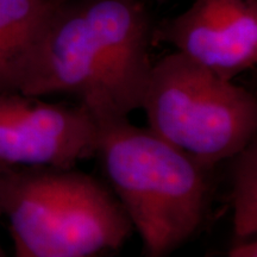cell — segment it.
Segmentation results:
<instances>
[{"label":"cell","mask_w":257,"mask_h":257,"mask_svg":"<svg viewBox=\"0 0 257 257\" xmlns=\"http://www.w3.org/2000/svg\"><path fill=\"white\" fill-rule=\"evenodd\" d=\"M15 257H30V256L25 255V253L18 251V250H15ZM88 257H94V256H88Z\"/></svg>","instance_id":"10"},{"label":"cell","mask_w":257,"mask_h":257,"mask_svg":"<svg viewBox=\"0 0 257 257\" xmlns=\"http://www.w3.org/2000/svg\"><path fill=\"white\" fill-rule=\"evenodd\" d=\"M227 257H257L256 238L248 240H234Z\"/></svg>","instance_id":"9"},{"label":"cell","mask_w":257,"mask_h":257,"mask_svg":"<svg viewBox=\"0 0 257 257\" xmlns=\"http://www.w3.org/2000/svg\"><path fill=\"white\" fill-rule=\"evenodd\" d=\"M61 0H0V94L19 93Z\"/></svg>","instance_id":"7"},{"label":"cell","mask_w":257,"mask_h":257,"mask_svg":"<svg viewBox=\"0 0 257 257\" xmlns=\"http://www.w3.org/2000/svg\"><path fill=\"white\" fill-rule=\"evenodd\" d=\"M156 2H161V3H163V2H168V0H156Z\"/></svg>","instance_id":"12"},{"label":"cell","mask_w":257,"mask_h":257,"mask_svg":"<svg viewBox=\"0 0 257 257\" xmlns=\"http://www.w3.org/2000/svg\"><path fill=\"white\" fill-rule=\"evenodd\" d=\"M231 206L234 240L256 238L257 233V144L252 141L232 159Z\"/></svg>","instance_id":"8"},{"label":"cell","mask_w":257,"mask_h":257,"mask_svg":"<svg viewBox=\"0 0 257 257\" xmlns=\"http://www.w3.org/2000/svg\"><path fill=\"white\" fill-rule=\"evenodd\" d=\"M95 155L111 191L143 243L146 257H168L200 230L212 198V169L119 118L98 121Z\"/></svg>","instance_id":"2"},{"label":"cell","mask_w":257,"mask_h":257,"mask_svg":"<svg viewBox=\"0 0 257 257\" xmlns=\"http://www.w3.org/2000/svg\"><path fill=\"white\" fill-rule=\"evenodd\" d=\"M141 110L150 131L208 168L256 140L255 94L176 51L154 62Z\"/></svg>","instance_id":"4"},{"label":"cell","mask_w":257,"mask_h":257,"mask_svg":"<svg viewBox=\"0 0 257 257\" xmlns=\"http://www.w3.org/2000/svg\"><path fill=\"white\" fill-rule=\"evenodd\" d=\"M0 210L30 257L94 256L134 231L113 192L75 167L0 168Z\"/></svg>","instance_id":"3"},{"label":"cell","mask_w":257,"mask_h":257,"mask_svg":"<svg viewBox=\"0 0 257 257\" xmlns=\"http://www.w3.org/2000/svg\"><path fill=\"white\" fill-rule=\"evenodd\" d=\"M154 28L142 0H61L19 93L70 96L96 121L128 118L153 68Z\"/></svg>","instance_id":"1"},{"label":"cell","mask_w":257,"mask_h":257,"mask_svg":"<svg viewBox=\"0 0 257 257\" xmlns=\"http://www.w3.org/2000/svg\"><path fill=\"white\" fill-rule=\"evenodd\" d=\"M157 43L234 80L257 62V0H194L182 14L155 25Z\"/></svg>","instance_id":"6"},{"label":"cell","mask_w":257,"mask_h":257,"mask_svg":"<svg viewBox=\"0 0 257 257\" xmlns=\"http://www.w3.org/2000/svg\"><path fill=\"white\" fill-rule=\"evenodd\" d=\"M0 217H2V210H0ZM0 257H6V255H5V251H4V249H3L2 242H0Z\"/></svg>","instance_id":"11"},{"label":"cell","mask_w":257,"mask_h":257,"mask_svg":"<svg viewBox=\"0 0 257 257\" xmlns=\"http://www.w3.org/2000/svg\"><path fill=\"white\" fill-rule=\"evenodd\" d=\"M98 121L82 105L0 94V168L75 167L95 155Z\"/></svg>","instance_id":"5"}]
</instances>
